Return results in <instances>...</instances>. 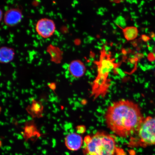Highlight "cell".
<instances>
[{
    "label": "cell",
    "instance_id": "6da1fadb",
    "mask_svg": "<svg viewBox=\"0 0 155 155\" xmlns=\"http://www.w3.org/2000/svg\"><path fill=\"white\" fill-rule=\"evenodd\" d=\"M144 118L137 104L125 100L112 103L105 115L108 128L123 138L133 136Z\"/></svg>",
    "mask_w": 155,
    "mask_h": 155
},
{
    "label": "cell",
    "instance_id": "7a4b0ae2",
    "mask_svg": "<svg viewBox=\"0 0 155 155\" xmlns=\"http://www.w3.org/2000/svg\"><path fill=\"white\" fill-rule=\"evenodd\" d=\"M97 69V74L93 81L91 96L94 99L101 97H104L109 90L111 85L109 75L113 70L120 66L112 57L111 52L103 47L100 52L99 58L95 61Z\"/></svg>",
    "mask_w": 155,
    "mask_h": 155
},
{
    "label": "cell",
    "instance_id": "3957f363",
    "mask_svg": "<svg viewBox=\"0 0 155 155\" xmlns=\"http://www.w3.org/2000/svg\"><path fill=\"white\" fill-rule=\"evenodd\" d=\"M84 141L86 155H114L117 149L115 139L104 132L86 137Z\"/></svg>",
    "mask_w": 155,
    "mask_h": 155
},
{
    "label": "cell",
    "instance_id": "277c9868",
    "mask_svg": "<svg viewBox=\"0 0 155 155\" xmlns=\"http://www.w3.org/2000/svg\"><path fill=\"white\" fill-rule=\"evenodd\" d=\"M130 141L134 147L147 148L155 146V116L144 118Z\"/></svg>",
    "mask_w": 155,
    "mask_h": 155
},
{
    "label": "cell",
    "instance_id": "5b68a950",
    "mask_svg": "<svg viewBox=\"0 0 155 155\" xmlns=\"http://www.w3.org/2000/svg\"><path fill=\"white\" fill-rule=\"evenodd\" d=\"M36 31L41 38H48L53 35L56 30L54 21L48 18H42L39 20L36 25Z\"/></svg>",
    "mask_w": 155,
    "mask_h": 155
},
{
    "label": "cell",
    "instance_id": "8992f818",
    "mask_svg": "<svg viewBox=\"0 0 155 155\" xmlns=\"http://www.w3.org/2000/svg\"><path fill=\"white\" fill-rule=\"evenodd\" d=\"M23 18L22 12L17 8L10 9L6 12L3 16L4 21L9 27L16 26L20 23Z\"/></svg>",
    "mask_w": 155,
    "mask_h": 155
},
{
    "label": "cell",
    "instance_id": "52a82bcc",
    "mask_svg": "<svg viewBox=\"0 0 155 155\" xmlns=\"http://www.w3.org/2000/svg\"><path fill=\"white\" fill-rule=\"evenodd\" d=\"M23 135L25 140L27 141H36L41 135L35 122L30 121L25 124L23 128Z\"/></svg>",
    "mask_w": 155,
    "mask_h": 155
},
{
    "label": "cell",
    "instance_id": "ba28073f",
    "mask_svg": "<svg viewBox=\"0 0 155 155\" xmlns=\"http://www.w3.org/2000/svg\"><path fill=\"white\" fill-rule=\"evenodd\" d=\"M83 142L82 137L80 135L75 133H70L65 138L66 146L71 150L76 151L79 150L82 146Z\"/></svg>",
    "mask_w": 155,
    "mask_h": 155
},
{
    "label": "cell",
    "instance_id": "9c48e42d",
    "mask_svg": "<svg viewBox=\"0 0 155 155\" xmlns=\"http://www.w3.org/2000/svg\"><path fill=\"white\" fill-rule=\"evenodd\" d=\"M70 73L73 77L78 78L83 76L86 71L84 64L79 60L71 62L69 68Z\"/></svg>",
    "mask_w": 155,
    "mask_h": 155
},
{
    "label": "cell",
    "instance_id": "30bf717a",
    "mask_svg": "<svg viewBox=\"0 0 155 155\" xmlns=\"http://www.w3.org/2000/svg\"><path fill=\"white\" fill-rule=\"evenodd\" d=\"M14 50L11 48L3 46L0 48V63H8L14 59Z\"/></svg>",
    "mask_w": 155,
    "mask_h": 155
},
{
    "label": "cell",
    "instance_id": "8fae6325",
    "mask_svg": "<svg viewBox=\"0 0 155 155\" xmlns=\"http://www.w3.org/2000/svg\"><path fill=\"white\" fill-rule=\"evenodd\" d=\"M121 29L126 39L128 41L134 40L138 36L139 31L136 27L128 26Z\"/></svg>",
    "mask_w": 155,
    "mask_h": 155
},
{
    "label": "cell",
    "instance_id": "7c38bea8",
    "mask_svg": "<svg viewBox=\"0 0 155 155\" xmlns=\"http://www.w3.org/2000/svg\"><path fill=\"white\" fill-rule=\"evenodd\" d=\"M27 111L33 118H40L42 116L43 107L41 104L35 102L27 108Z\"/></svg>",
    "mask_w": 155,
    "mask_h": 155
},
{
    "label": "cell",
    "instance_id": "4fadbf2b",
    "mask_svg": "<svg viewBox=\"0 0 155 155\" xmlns=\"http://www.w3.org/2000/svg\"><path fill=\"white\" fill-rule=\"evenodd\" d=\"M141 39L145 42L148 41L151 39L150 37L145 35H142L141 36Z\"/></svg>",
    "mask_w": 155,
    "mask_h": 155
},
{
    "label": "cell",
    "instance_id": "5bb4252c",
    "mask_svg": "<svg viewBox=\"0 0 155 155\" xmlns=\"http://www.w3.org/2000/svg\"><path fill=\"white\" fill-rule=\"evenodd\" d=\"M148 59L150 61H154L155 60V55L154 54L151 53L149 54Z\"/></svg>",
    "mask_w": 155,
    "mask_h": 155
},
{
    "label": "cell",
    "instance_id": "9a60e30c",
    "mask_svg": "<svg viewBox=\"0 0 155 155\" xmlns=\"http://www.w3.org/2000/svg\"><path fill=\"white\" fill-rule=\"evenodd\" d=\"M112 2L118 3L124 1V0H110Z\"/></svg>",
    "mask_w": 155,
    "mask_h": 155
},
{
    "label": "cell",
    "instance_id": "2e32d148",
    "mask_svg": "<svg viewBox=\"0 0 155 155\" xmlns=\"http://www.w3.org/2000/svg\"><path fill=\"white\" fill-rule=\"evenodd\" d=\"M3 16V12L2 11V10L0 9V22H1Z\"/></svg>",
    "mask_w": 155,
    "mask_h": 155
},
{
    "label": "cell",
    "instance_id": "e0dca14e",
    "mask_svg": "<svg viewBox=\"0 0 155 155\" xmlns=\"http://www.w3.org/2000/svg\"><path fill=\"white\" fill-rule=\"evenodd\" d=\"M151 34H152V35H151V36L153 38L154 36H155V35L153 32H152L151 33Z\"/></svg>",
    "mask_w": 155,
    "mask_h": 155
},
{
    "label": "cell",
    "instance_id": "ac0fdd59",
    "mask_svg": "<svg viewBox=\"0 0 155 155\" xmlns=\"http://www.w3.org/2000/svg\"><path fill=\"white\" fill-rule=\"evenodd\" d=\"M154 52H155V47H154Z\"/></svg>",
    "mask_w": 155,
    "mask_h": 155
}]
</instances>
